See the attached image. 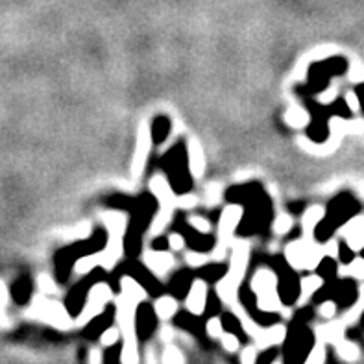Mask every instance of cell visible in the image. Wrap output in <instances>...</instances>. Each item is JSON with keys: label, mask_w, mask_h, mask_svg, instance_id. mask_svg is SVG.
Returning a JSON list of instances; mask_svg holds the SVG:
<instances>
[{"label": "cell", "mask_w": 364, "mask_h": 364, "mask_svg": "<svg viewBox=\"0 0 364 364\" xmlns=\"http://www.w3.org/2000/svg\"><path fill=\"white\" fill-rule=\"evenodd\" d=\"M314 333L305 323L294 322L292 329L287 333L283 348V364H304L305 359L314 350Z\"/></svg>", "instance_id": "6da1fadb"}, {"label": "cell", "mask_w": 364, "mask_h": 364, "mask_svg": "<svg viewBox=\"0 0 364 364\" xmlns=\"http://www.w3.org/2000/svg\"><path fill=\"white\" fill-rule=\"evenodd\" d=\"M252 291L257 296V304L263 311L268 313H277L282 309V298H279V292H277V274H274L272 270L263 268V270H257L255 276L252 277Z\"/></svg>", "instance_id": "7a4b0ae2"}, {"label": "cell", "mask_w": 364, "mask_h": 364, "mask_svg": "<svg viewBox=\"0 0 364 364\" xmlns=\"http://www.w3.org/2000/svg\"><path fill=\"white\" fill-rule=\"evenodd\" d=\"M285 257L287 263L294 270H307V268H316L323 254H320V250L309 242V239H300L287 246Z\"/></svg>", "instance_id": "3957f363"}, {"label": "cell", "mask_w": 364, "mask_h": 364, "mask_svg": "<svg viewBox=\"0 0 364 364\" xmlns=\"http://www.w3.org/2000/svg\"><path fill=\"white\" fill-rule=\"evenodd\" d=\"M165 168L168 172L172 189L178 194L189 193L191 189V171L189 165H185V150L183 146L174 148L168 156L165 157Z\"/></svg>", "instance_id": "277c9868"}, {"label": "cell", "mask_w": 364, "mask_h": 364, "mask_svg": "<svg viewBox=\"0 0 364 364\" xmlns=\"http://www.w3.org/2000/svg\"><path fill=\"white\" fill-rule=\"evenodd\" d=\"M113 298V291L107 283L97 282L91 287V291L87 294V301L83 305L82 313L76 316V322L78 326H85L91 318H95L97 314H100L102 311L107 309V304Z\"/></svg>", "instance_id": "5b68a950"}, {"label": "cell", "mask_w": 364, "mask_h": 364, "mask_svg": "<svg viewBox=\"0 0 364 364\" xmlns=\"http://www.w3.org/2000/svg\"><path fill=\"white\" fill-rule=\"evenodd\" d=\"M277 268V292H279V298H282L283 305H294L296 301L300 300L301 292V282L296 276L294 268L283 261V259H277L276 261Z\"/></svg>", "instance_id": "8992f818"}, {"label": "cell", "mask_w": 364, "mask_h": 364, "mask_svg": "<svg viewBox=\"0 0 364 364\" xmlns=\"http://www.w3.org/2000/svg\"><path fill=\"white\" fill-rule=\"evenodd\" d=\"M359 211V202L351 194L344 193L329 203V208L326 209V218L329 222H333L337 228H342L346 226L350 220H353V217H357Z\"/></svg>", "instance_id": "52a82bcc"}, {"label": "cell", "mask_w": 364, "mask_h": 364, "mask_svg": "<svg viewBox=\"0 0 364 364\" xmlns=\"http://www.w3.org/2000/svg\"><path fill=\"white\" fill-rule=\"evenodd\" d=\"M242 217H245L242 203H231V205H228L222 211L220 222H218V239H220V245L226 246L228 242H231L235 230H239V224L242 220Z\"/></svg>", "instance_id": "ba28073f"}, {"label": "cell", "mask_w": 364, "mask_h": 364, "mask_svg": "<svg viewBox=\"0 0 364 364\" xmlns=\"http://www.w3.org/2000/svg\"><path fill=\"white\" fill-rule=\"evenodd\" d=\"M97 282H100V272L95 268V270L89 274L87 279H83V282H80L78 285L73 287V291H70L69 298H67V311L70 313V316L76 318V316L82 313L83 305H85V301H87L89 291H91V287Z\"/></svg>", "instance_id": "9c48e42d"}, {"label": "cell", "mask_w": 364, "mask_h": 364, "mask_svg": "<svg viewBox=\"0 0 364 364\" xmlns=\"http://www.w3.org/2000/svg\"><path fill=\"white\" fill-rule=\"evenodd\" d=\"M33 313H39V318L45 320V322L52 323L55 328H61V329H67L70 328V323H73V318H70V313L65 309L63 305L55 304V301H48V300H43L39 304Z\"/></svg>", "instance_id": "30bf717a"}, {"label": "cell", "mask_w": 364, "mask_h": 364, "mask_svg": "<svg viewBox=\"0 0 364 364\" xmlns=\"http://www.w3.org/2000/svg\"><path fill=\"white\" fill-rule=\"evenodd\" d=\"M150 143H152V134H150V126L146 122L141 124L137 135V146H135L134 159H132V174L134 178H139L143 172L144 165H146L148 152H150Z\"/></svg>", "instance_id": "8fae6325"}, {"label": "cell", "mask_w": 364, "mask_h": 364, "mask_svg": "<svg viewBox=\"0 0 364 364\" xmlns=\"http://www.w3.org/2000/svg\"><path fill=\"white\" fill-rule=\"evenodd\" d=\"M157 328V314L154 307L148 304H139L135 309V331L141 341H146L154 335Z\"/></svg>", "instance_id": "7c38bea8"}, {"label": "cell", "mask_w": 364, "mask_h": 364, "mask_svg": "<svg viewBox=\"0 0 364 364\" xmlns=\"http://www.w3.org/2000/svg\"><path fill=\"white\" fill-rule=\"evenodd\" d=\"M144 264L156 277H166L176 267V259L166 250H150L144 254Z\"/></svg>", "instance_id": "4fadbf2b"}, {"label": "cell", "mask_w": 364, "mask_h": 364, "mask_svg": "<svg viewBox=\"0 0 364 364\" xmlns=\"http://www.w3.org/2000/svg\"><path fill=\"white\" fill-rule=\"evenodd\" d=\"M150 191L156 196L157 203H159V209H168V211H174L176 209V196L174 189H172L171 181L166 180L165 176H152L150 180Z\"/></svg>", "instance_id": "5bb4252c"}, {"label": "cell", "mask_w": 364, "mask_h": 364, "mask_svg": "<svg viewBox=\"0 0 364 364\" xmlns=\"http://www.w3.org/2000/svg\"><path fill=\"white\" fill-rule=\"evenodd\" d=\"M359 300V287L353 277H348V279H338L337 289H335V296H333V301L337 304L338 309H350Z\"/></svg>", "instance_id": "9a60e30c"}, {"label": "cell", "mask_w": 364, "mask_h": 364, "mask_svg": "<svg viewBox=\"0 0 364 364\" xmlns=\"http://www.w3.org/2000/svg\"><path fill=\"white\" fill-rule=\"evenodd\" d=\"M209 300V291L205 279L198 277L194 279L193 285H191V291L185 296V301H187V311H191L193 314H202L205 311V305Z\"/></svg>", "instance_id": "2e32d148"}, {"label": "cell", "mask_w": 364, "mask_h": 364, "mask_svg": "<svg viewBox=\"0 0 364 364\" xmlns=\"http://www.w3.org/2000/svg\"><path fill=\"white\" fill-rule=\"evenodd\" d=\"M248 257H250V248L246 242L239 240L233 246V252H231V264L228 268V274H230L233 279L240 285V282L245 279L246 267H248Z\"/></svg>", "instance_id": "e0dca14e"}, {"label": "cell", "mask_w": 364, "mask_h": 364, "mask_svg": "<svg viewBox=\"0 0 364 364\" xmlns=\"http://www.w3.org/2000/svg\"><path fill=\"white\" fill-rule=\"evenodd\" d=\"M120 294L124 296L126 300L132 301L134 305H139L146 300L148 291L134 276L128 274V276H122V279H120Z\"/></svg>", "instance_id": "ac0fdd59"}, {"label": "cell", "mask_w": 364, "mask_h": 364, "mask_svg": "<svg viewBox=\"0 0 364 364\" xmlns=\"http://www.w3.org/2000/svg\"><path fill=\"white\" fill-rule=\"evenodd\" d=\"M128 274L129 276H134L135 279H137V282L141 283L144 289H146L148 294L156 296V298L161 294V283L157 282V277L154 276L150 270H146V268H141L139 264H129Z\"/></svg>", "instance_id": "d6986e66"}, {"label": "cell", "mask_w": 364, "mask_h": 364, "mask_svg": "<svg viewBox=\"0 0 364 364\" xmlns=\"http://www.w3.org/2000/svg\"><path fill=\"white\" fill-rule=\"evenodd\" d=\"M187 163H189V171L194 178H202L203 171H205V157H203V150L200 146L198 141H189L187 144Z\"/></svg>", "instance_id": "ffe728a7"}, {"label": "cell", "mask_w": 364, "mask_h": 364, "mask_svg": "<svg viewBox=\"0 0 364 364\" xmlns=\"http://www.w3.org/2000/svg\"><path fill=\"white\" fill-rule=\"evenodd\" d=\"M113 311L111 309H106L102 311L100 314H97L95 318L89 320L87 323H85V337L89 338H100V335L104 331H106L107 328H111V323H113Z\"/></svg>", "instance_id": "44dd1931"}, {"label": "cell", "mask_w": 364, "mask_h": 364, "mask_svg": "<svg viewBox=\"0 0 364 364\" xmlns=\"http://www.w3.org/2000/svg\"><path fill=\"white\" fill-rule=\"evenodd\" d=\"M102 220H104V226H106L107 233L109 235H126V230H128V220L122 213L117 211H107L102 215Z\"/></svg>", "instance_id": "7402d4cb"}, {"label": "cell", "mask_w": 364, "mask_h": 364, "mask_svg": "<svg viewBox=\"0 0 364 364\" xmlns=\"http://www.w3.org/2000/svg\"><path fill=\"white\" fill-rule=\"evenodd\" d=\"M183 237L185 240L189 242L191 248L193 250H198V252H208V250H211L213 246H215V239H211V237H208L205 233H200V231H196L194 228H191L189 224L187 226H183Z\"/></svg>", "instance_id": "603a6c76"}, {"label": "cell", "mask_w": 364, "mask_h": 364, "mask_svg": "<svg viewBox=\"0 0 364 364\" xmlns=\"http://www.w3.org/2000/svg\"><path fill=\"white\" fill-rule=\"evenodd\" d=\"M154 309H156L157 318L168 320L172 316H176V313H178V300L172 294H159L157 296L156 305H154Z\"/></svg>", "instance_id": "cb8c5ba5"}, {"label": "cell", "mask_w": 364, "mask_h": 364, "mask_svg": "<svg viewBox=\"0 0 364 364\" xmlns=\"http://www.w3.org/2000/svg\"><path fill=\"white\" fill-rule=\"evenodd\" d=\"M176 323H178L180 328L194 333L196 337H203V335L208 333L205 331V326L200 322L198 314H193L191 311L189 313H176Z\"/></svg>", "instance_id": "d4e9b609"}, {"label": "cell", "mask_w": 364, "mask_h": 364, "mask_svg": "<svg viewBox=\"0 0 364 364\" xmlns=\"http://www.w3.org/2000/svg\"><path fill=\"white\" fill-rule=\"evenodd\" d=\"M193 276H191L189 270H180L176 272V276L171 279V292L176 298H185L187 292L191 291V285H193Z\"/></svg>", "instance_id": "484cf974"}, {"label": "cell", "mask_w": 364, "mask_h": 364, "mask_svg": "<svg viewBox=\"0 0 364 364\" xmlns=\"http://www.w3.org/2000/svg\"><path fill=\"white\" fill-rule=\"evenodd\" d=\"M237 291H239V283H237L230 274H226L220 282H217L218 296H220L224 301H228V304H235Z\"/></svg>", "instance_id": "4316f807"}, {"label": "cell", "mask_w": 364, "mask_h": 364, "mask_svg": "<svg viewBox=\"0 0 364 364\" xmlns=\"http://www.w3.org/2000/svg\"><path fill=\"white\" fill-rule=\"evenodd\" d=\"M74 272L80 274V276H87L91 274L95 268H100V252L97 254H85L80 255L76 261H74Z\"/></svg>", "instance_id": "83f0119b"}, {"label": "cell", "mask_w": 364, "mask_h": 364, "mask_svg": "<svg viewBox=\"0 0 364 364\" xmlns=\"http://www.w3.org/2000/svg\"><path fill=\"white\" fill-rule=\"evenodd\" d=\"M326 217V209L318 208V205H314V208H307V211L304 213V231H305V237H309L314 233V228L318 224L322 218Z\"/></svg>", "instance_id": "f1b7e54d"}, {"label": "cell", "mask_w": 364, "mask_h": 364, "mask_svg": "<svg viewBox=\"0 0 364 364\" xmlns=\"http://www.w3.org/2000/svg\"><path fill=\"white\" fill-rule=\"evenodd\" d=\"M314 270H316V274L322 277L323 282H335V279H338V268L337 263H335V257H329V255L322 257V261L316 264Z\"/></svg>", "instance_id": "f546056e"}, {"label": "cell", "mask_w": 364, "mask_h": 364, "mask_svg": "<svg viewBox=\"0 0 364 364\" xmlns=\"http://www.w3.org/2000/svg\"><path fill=\"white\" fill-rule=\"evenodd\" d=\"M220 320H222V326H224V331L228 333H233L237 337H245L248 335L242 326V320L239 318V314H233V313H222L220 314Z\"/></svg>", "instance_id": "4dcf8cb0"}, {"label": "cell", "mask_w": 364, "mask_h": 364, "mask_svg": "<svg viewBox=\"0 0 364 364\" xmlns=\"http://www.w3.org/2000/svg\"><path fill=\"white\" fill-rule=\"evenodd\" d=\"M323 285V279L316 274V276H307L301 279V292H300V304H305V301L313 298V294L318 291L320 287Z\"/></svg>", "instance_id": "1f68e13d"}, {"label": "cell", "mask_w": 364, "mask_h": 364, "mask_svg": "<svg viewBox=\"0 0 364 364\" xmlns=\"http://www.w3.org/2000/svg\"><path fill=\"white\" fill-rule=\"evenodd\" d=\"M285 120H287V124L292 126V128H304V126H309L311 113H307V111L301 109V107L294 106L287 111Z\"/></svg>", "instance_id": "d6a6232c"}, {"label": "cell", "mask_w": 364, "mask_h": 364, "mask_svg": "<svg viewBox=\"0 0 364 364\" xmlns=\"http://www.w3.org/2000/svg\"><path fill=\"white\" fill-rule=\"evenodd\" d=\"M168 132H171V122L166 117H157L154 120L152 128H150V134H152V141L157 144L165 143L166 137H168Z\"/></svg>", "instance_id": "836d02e7"}, {"label": "cell", "mask_w": 364, "mask_h": 364, "mask_svg": "<svg viewBox=\"0 0 364 364\" xmlns=\"http://www.w3.org/2000/svg\"><path fill=\"white\" fill-rule=\"evenodd\" d=\"M200 274H202V279L205 282H211V283H217L220 282L222 277L228 274V268L224 264H213V267H205V268H200Z\"/></svg>", "instance_id": "e575fe53"}, {"label": "cell", "mask_w": 364, "mask_h": 364, "mask_svg": "<svg viewBox=\"0 0 364 364\" xmlns=\"http://www.w3.org/2000/svg\"><path fill=\"white\" fill-rule=\"evenodd\" d=\"M208 255L203 254V252H198V250H193L191 248L187 254H185V261H187V264H189L191 268H202L205 267V263H208Z\"/></svg>", "instance_id": "d590c367"}, {"label": "cell", "mask_w": 364, "mask_h": 364, "mask_svg": "<svg viewBox=\"0 0 364 364\" xmlns=\"http://www.w3.org/2000/svg\"><path fill=\"white\" fill-rule=\"evenodd\" d=\"M338 259L342 264H351L355 261V250L351 248L348 240H341L338 242Z\"/></svg>", "instance_id": "8d00e7d4"}, {"label": "cell", "mask_w": 364, "mask_h": 364, "mask_svg": "<svg viewBox=\"0 0 364 364\" xmlns=\"http://www.w3.org/2000/svg\"><path fill=\"white\" fill-rule=\"evenodd\" d=\"M292 226H294L292 218L283 213V215H279V217L274 220V233H277V235H285V233H289V231L292 230Z\"/></svg>", "instance_id": "74e56055"}, {"label": "cell", "mask_w": 364, "mask_h": 364, "mask_svg": "<svg viewBox=\"0 0 364 364\" xmlns=\"http://www.w3.org/2000/svg\"><path fill=\"white\" fill-rule=\"evenodd\" d=\"M163 364H183V355L176 346H166L163 351Z\"/></svg>", "instance_id": "f35d334b"}, {"label": "cell", "mask_w": 364, "mask_h": 364, "mask_svg": "<svg viewBox=\"0 0 364 364\" xmlns=\"http://www.w3.org/2000/svg\"><path fill=\"white\" fill-rule=\"evenodd\" d=\"M205 331H208L209 337L218 338L222 337V331H224V326H222V320L218 316H211L205 323Z\"/></svg>", "instance_id": "ab89813d"}, {"label": "cell", "mask_w": 364, "mask_h": 364, "mask_svg": "<svg viewBox=\"0 0 364 364\" xmlns=\"http://www.w3.org/2000/svg\"><path fill=\"white\" fill-rule=\"evenodd\" d=\"M120 338V329L119 328H107L106 331L100 335V342L104 346H113V344H119Z\"/></svg>", "instance_id": "60d3db41"}, {"label": "cell", "mask_w": 364, "mask_h": 364, "mask_svg": "<svg viewBox=\"0 0 364 364\" xmlns=\"http://www.w3.org/2000/svg\"><path fill=\"white\" fill-rule=\"evenodd\" d=\"M220 341L222 346L226 348L228 351H231V353H235L240 346V338L237 335H233V333H222Z\"/></svg>", "instance_id": "b9f144b4"}, {"label": "cell", "mask_w": 364, "mask_h": 364, "mask_svg": "<svg viewBox=\"0 0 364 364\" xmlns=\"http://www.w3.org/2000/svg\"><path fill=\"white\" fill-rule=\"evenodd\" d=\"M187 224H189L191 228H194L196 231H200V233H205V235L211 231V224H209L208 218L196 217V215H194V217H189Z\"/></svg>", "instance_id": "7bdbcfd3"}, {"label": "cell", "mask_w": 364, "mask_h": 364, "mask_svg": "<svg viewBox=\"0 0 364 364\" xmlns=\"http://www.w3.org/2000/svg\"><path fill=\"white\" fill-rule=\"evenodd\" d=\"M120 357H122V348L117 346V344H113V346H109V350L104 353V363L106 364H120L122 360H120Z\"/></svg>", "instance_id": "ee69618b"}, {"label": "cell", "mask_w": 364, "mask_h": 364, "mask_svg": "<svg viewBox=\"0 0 364 364\" xmlns=\"http://www.w3.org/2000/svg\"><path fill=\"white\" fill-rule=\"evenodd\" d=\"M220 196H222L220 185H218V183L209 185L208 191H205V202H208L209 205H215V203L220 202Z\"/></svg>", "instance_id": "f6af8a7d"}, {"label": "cell", "mask_w": 364, "mask_h": 364, "mask_svg": "<svg viewBox=\"0 0 364 364\" xmlns=\"http://www.w3.org/2000/svg\"><path fill=\"white\" fill-rule=\"evenodd\" d=\"M166 239H168V248H171L172 252H181V250L185 248V242H187L183 233H176V231L166 237Z\"/></svg>", "instance_id": "bcb514c9"}, {"label": "cell", "mask_w": 364, "mask_h": 364, "mask_svg": "<svg viewBox=\"0 0 364 364\" xmlns=\"http://www.w3.org/2000/svg\"><path fill=\"white\" fill-rule=\"evenodd\" d=\"M196 203H198V200L194 198L193 194H189V193L180 194V196L176 198V208H180V209H191V208H194Z\"/></svg>", "instance_id": "7dc6e473"}, {"label": "cell", "mask_w": 364, "mask_h": 364, "mask_svg": "<svg viewBox=\"0 0 364 364\" xmlns=\"http://www.w3.org/2000/svg\"><path fill=\"white\" fill-rule=\"evenodd\" d=\"M89 233H91V224L89 222H82L73 230V237L76 240H85L89 239Z\"/></svg>", "instance_id": "c3c4849f"}, {"label": "cell", "mask_w": 364, "mask_h": 364, "mask_svg": "<svg viewBox=\"0 0 364 364\" xmlns=\"http://www.w3.org/2000/svg\"><path fill=\"white\" fill-rule=\"evenodd\" d=\"M323 357H326V350L314 346V350L311 351V355L305 359L304 364H323Z\"/></svg>", "instance_id": "681fc988"}, {"label": "cell", "mask_w": 364, "mask_h": 364, "mask_svg": "<svg viewBox=\"0 0 364 364\" xmlns=\"http://www.w3.org/2000/svg\"><path fill=\"white\" fill-rule=\"evenodd\" d=\"M222 311V304L218 298H209L208 300V305H205V314L208 316H217V314H220Z\"/></svg>", "instance_id": "f907efd6"}, {"label": "cell", "mask_w": 364, "mask_h": 364, "mask_svg": "<svg viewBox=\"0 0 364 364\" xmlns=\"http://www.w3.org/2000/svg\"><path fill=\"white\" fill-rule=\"evenodd\" d=\"M276 357H277L276 348H268V350H264L263 353L257 357V363L255 364H272L274 360H276Z\"/></svg>", "instance_id": "816d5d0a"}, {"label": "cell", "mask_w": 364, "mask_h": 364, "mask_svg": "<svg viewBox=\"0 0 364 364\" xmlns=\"http://www.w3.org/2000/svg\"><path fill=\"white\" fill-rule=\"evenodd\" d=\"M240 360H242V364H255L257 363V353H255V348H246L245 351H242V355H240Z\"/></svg>", "instance_id": "f5cc1de1"}, {"label": "cell", "mask_w": 364, "mask_h": 364, "mask_svg": "<svg viewBox=\"0 0 364 364\" xmlns=\"http://www.w3.org/2000/svg\"><path fill=\"white\" fill-rule=\"evenodd\" d=\"M39 282H41L43 291L48 292V294H55V291H58V289H55V285H52V282L48 279V277H41Z\"/></svg>", "instance_id": "db71d44e"}, {"label": "cell", "mask_w": 364, "mask_h": 364, "mask_svg": "<svg viewBox=\"0 0 364 364\" xmlns=\"http://www.w3.org/2000/svg\"><path fill=\"white\" fill-rule=\"evenodd\" d=\"M168 248V239H163V237H157L152 242V250H166Z\"/></svg>", "instance_id": "11a10c76"}, {"label": "cell", "mask_w": 364, "mask_h": 364, "mask_svg": "<svg viewBox=\"0 0 364 364\" xmlns=\"http://www.w3.org/2000/svg\"><path fill=\"white\" fill-rule=\"evenodd\" d=\"M102 360H104V355H102V351L92 350L91 355H89V363H91V364H102Z\"/></svg>", "instance_id": "9f6ffc18"}, {"label": "cell", "mask_w": 364, "mask_h": 364, "mask_svg": "<svg viewBox=\"0 0 364 364\" xmlns=\"http://www.w3.org/2000/svg\"><path fill=\"white\" fill-rule=\"evenodd\" d=\"M144 364H157L156 363V351L154 348H146V353H144Z\"/></svg>", "instance_id": "6f0895ef"}, {"label": "cell", "mask_w": 364, "mask_h": 364, "mask_svg": "<svg viewBox=\"0 0 364 364\" xmlns=\"http://www.w3.org/2000/svg\"><path fill=\"white\" fill-rule=\"evenodd\" d=\"M161 338L165 342H171L172 338H174V331H172V328H168V326H165V328L161 329Z\"/></svg>", "instance_id": "680465c9"}, {"label": "cell", "mask_w": 364, "mask_h": 364, "mask_svg": "<svg viewBox=\"0 0 364 364\" xmlns=\"http://www.w3.org/2000/svg\"><path fill=\"white\" fill-rule=\"evenodd\" d=\"M355 95H357V98H359V106L363 107V111H364V83H360L359 87L355 89Z\"/></svg>", "instance_id": "91938a15"}, {"label": "cell", "mask_w": 364, "mask_h": 364, "mask_svg": "<svg viewBox=\"0 0 364 364\" xmlns=\"http://www.w3.org/2000/svg\"><path fill=\"white\" fill-rule=\"evenodd\" d=\"M360 329L364 331V311H363V314H360Z\"/></svg>", "instance_id": "94428289"}, {"label": "cell", "mask_w": 364, "mask_h": 364, "mask_svg": "<svg viewBox=\"0 0 364 364\" xmlns=\"http://www.w3.org/2000/svg\"><path fill=\"white\" fill-rule=\"evenodd\" d=\"M359 254H360V259H363V261H364V246H363V248H360Z\"/></svg>", "instance_id": "6125c7cd"}, {"label": "cell", "mask_w": 364, "mask_h": 364, "mask_svg": "<svg viewBox=\"0 0 364 364\" xmlns=\"http://www.w3.org/2000/svg\"><path fill=\"white\" fill-rule=\"evenodd\" d=\"M272 364H279V363H276V360H274V363Z\"/></svg>", "instance_id": "be15d7a7"}]
</instances>
